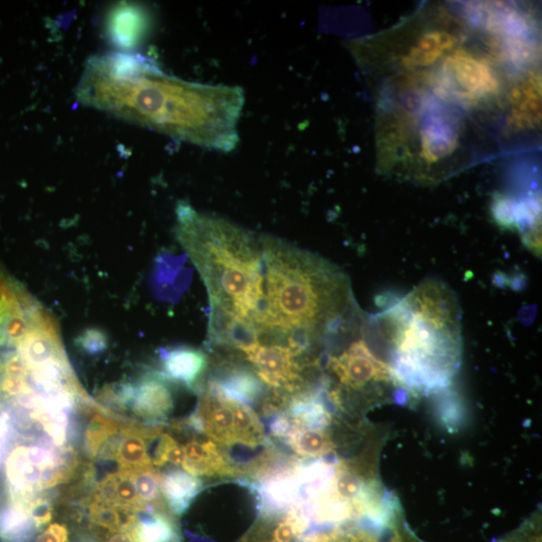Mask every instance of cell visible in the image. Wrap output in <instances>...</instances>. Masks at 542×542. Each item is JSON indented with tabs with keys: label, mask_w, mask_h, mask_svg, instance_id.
Masks as SVG:
<instances>
[{
	"label": "cell",
	"mask_w": 542,
	"mask_h": 542,
	"mask_svg": "<svg viewBox=\"0 0 542 542\" xmlns=\"http://www.w3.org/2000/svg\"><path fill=\"white\" fill-rule=\"evenodd\" d=\"M36 542H61V541L56 536V534L48 528L47 530H45L43 533H41L38 536Z\"/></svg>",
	"instance_id": "34"
},
{
	"label": "cell",
	"mask_w": 542,
	"mask_h": 542,
	"mask_svg": "<svg viewBox=\"0 0 542 542\" xmlns=\"http://www.w3.org/2000/svg\"><path fill=\"white\" fill-rule=\"evenodd\" d=\"M456 39L445 31H433L423 36L409 54L403 59V64L409 69L428 67L450 51Z\"/></svg>",
	"instance_id": "17"
},
{
	"label": "cell",
	"mask_w": 542,
	"mask_h": 542,
	"mask_svg": "<svg viewBox=\"0 0 542 542\" xmlns=\"http://www.w3.org/2000/svg\"><path fill=\"white\" fill-rule=\"evenodd\" d=\"M184 460V448L171 435L162 434L152 463L158 467L167 463L182 466Z\"/></svg>",
	"instance_id": "25"
},
{
	"label": "cell",
	"mask_w": 542,
	"mask_h": 542,
	"mask_svg": "<svg viewBox=\"0 0 542 542\" xmlns=\"http://www.w3.org/2000/svg\"><path fill=\"white\" fill-rule=\"evenodd\" d=\"M291 419L293 427L285 442L298 456L306 459L321 458L333 452L335 445L328 429L308 428Z\"/></svg>",
	"instance_id": "15"
},
{
	"label": "cell",
	"mask_w": 542,
	"mask_h": 542,
	"mask_svg": "<svg viewBox=\"0 0 542 542\" xmlns=\"http://www.w3.org/2000/svg\"><path fill=\"white\" fill-rule=\"evenodd\" d=\"M30 513L37 529L53 519V505L49 499L38 496L30 506Z\"/></svg>",
	"instance_id": "28"
},
{
	"label": "cell",
	"mask_w": 542,
	"mask_h": 542,
	"mask_svg": "<svg viewBox=\"0 0 542 542\" xmlns=\"http://www.w3.org/2000/svg\"><path fill=\"white\" fill-rule=\"evenodd\" d=\"M233 409V434L235 444L249 448L267 444L263 426L250 406L231 400Z\"/></svg>",
	"instance_id": "18"
},
{
	"label": "cell",
	"mask_w": 542,
	"mask_h": 542,
	"mask_svg": "<svg viewBox=\"0 0 542 542\" xmlns=\"http://www.w3.org/2000/svg\"><path fill=\"white\" fill-rule=\"evenodd\" d=\"M227 398L254 406L265 393V384L254 370L228 365L210 382Z\"/></svg>",
	"instance_id": "12"
},
{
	"label": "cell",
	"mask_w": 542,
	"mask_h": 542,
	"mask_svg": "<svg viewBox=\"0 0 542 542\" xmlns=\"http://www.w3.org/2000/svg\"><path fill=\"white\" fill-rule=\"evenodd\" d=\"M118 532H131L138 523L137 512L134 508L115 504Z\"/></svg>",
	"instance_id": "30"
},
{
	"label": "cell",
	"mask_w": 542,
	"mask_h": 542,
	"mask_svg": "<svg viewBox=\"0 0 542 542\" xmlns=\"http://www.w3.org/2000/svg\"><path fill=\"white\" fill-rule=\"evenodd\" d=\"M76 346L87 355L98 356L108 350L109 338L100 329H88L76 339Z\"/></svg>",
	"instance_id": "26"
},
{
	"label": "cell",
	"mask_w": 542,
	"mask_h": 542,
	"mask_svg": "<svg viewBox=\"0 0 542 542\" xmlns=\"http://www.w3.org/2000/svg\"><path fill=\"white\" fill-rule=\"evenodd\" d=\"M107 542H136L132 532H117Z\"/></svg>",
	"instance_id": "33"
},
{
	"label": "cell",
	"mask_w": 542,
	"mask_h": 542,
	"mask_svg": "<svg viewBox=\"0 0 542 542\" xmlns=\"http://www.w3.org/2000/svg\"><path fill=\"white\" fill-rule=\"evenodd\" d=\"M130 473L134 478L137 493L144 503L157 505L164 502L160 483L161 474L154 468Z\"/></svg>",
	"instance_id": "22"
},
{
	"label": "cell",
	"mask_w": 542,
	"mask_h": 542,
	"mask_svg": "<svg viewBox=\"0 0 542 542\" xmlns=\"http://www.w3.org/2000/svg\"><path fill=\"white\" fill-rule=\"evenodd\" d=\"M90 517L96 526L118 532L115 504L107 502L93 493L89 499Z\"/></svg>",
	"instance_id": "24"
},
{
	"label": "cell",
	"mask_w": 542,
	"mask_h": 542,
	"mask_svg": "<svg viewBox=\"0 0 542 542\" xmlns=\"http://www.w3.org/2000/svg\"><path fill=\"white\" fill-rule=\"evenodd\" d=\"M160 431L161 427L124 423L114 456L120 470L136 472L153 468L147 441L155 439Z\"/></svg>",
	"instance_id": "9"
},
{
	"label": "cell",
	"mask_w": 542,
	"mask_h": 542,
	"mask_svg": "<svg viewBox=\"0 0 542 542\" xmlns=\"http://www.w3.org/2000/svg\"><path fill=\"white\" fill-rule=\"evenodd\" d=\"M78 101L190 144L230 152L239 142L244 105L239 87L186 82L139 54L114 53L88 61Z\"/></svg>",
	"instance_id": "1"
},
{
	"label": "cell",
	"mask_w": 542,
	"mask_h": 542,
	"mask_svg": "<svg viewBox=\"0 0 542 542\" xmlns=\"http://www.w3.org/2000/svg\"><path fill=\"white\" fill-rule=\"evenodd\" d=\"M497 542H541L540 521L538 519L527 521L519 529Z\"/></svg>",
	"instance_id": "27"
},
{
	"label": "cell",
	"mask_w": 542,
	"mask_h": 542,
	"mask_svg": "<svg viewBox=\"0 0 542 542\" xmlns=\"http://www.w3.org/2000/svg\"><path fill=\"white\" fill-rule=\"evenodd\" d=\"M184 470L199 476H238L240 470L212 440H191L184 447Z\"/></svg>",
	"instance_id": "8"
},
{
	"label": "cell",
	"mask_w": 542,
	"mask_h": 542,
	"mask_svg": "<svg viewBox=\"0 0 542 542\" xmlns=\"http://www.w3.org/2000/svg\"><path fill=\"white\" fill-rule=\"evenodd\" d=\"M372 320L403 386L433 391L450 383L461 363L462 328L457 297L446 284L424 281Z\"/></svg>",
	"instance_id": "3"
},
{
	"label": "cell",
	"mask_w": 542,
	"mask_h": 542,
	"mask_svg": "<svg viewBox=\"0 0 542 542\" xmlns=\"http://www.w3.org/2000/svg\"><path fill=\"white\" fill-rule=\"evenodd\" d=\"M116 504L130 506L136 512L148 505L140 499L134 478L128 471L120 470L116 473Z\"/></svg>",
	"instance_id": "23"
},
{
	"label": "cell",
	"mask_w": 542,
	"mask_h": 542,
	"mask_svg": "<svg viewBox=\"0 0 542 542\" xmlns=\"http://www.w3.org/2000/svg\"><path fill=\"white\" fill-rule=\"evenodd\" d=\"M199 421L203 434L220 446L235 445L233 434V409L231 399L212 384L199 400L193 414Z\"/></svg>",
	"instance_id": "7"
},
{
	"label": "cell",
	"mask_w": 542,
	"mask_h": 542,
	"mask_svg": "<svg viewBox=\"0 0 542 542\" xmlns=\"http://www.w3.org/2000/svg\"><path fill=\"white\" fill-rule=\"evenodd\" d=\"M444 69L468 101H478L498 92L499 82L490 65L466 51H457L449 57Z\"/></svg>",
	"instance_id": "5"
},
{
	"label": "cell",
	"mask_w": 542,
	"mask_h": 542,
	"mask_svg": "<svg viewBox=\"0 0 542 542\" xmlns=\"http://www.w3.org/2000/svg\"><path fill=\"white\" fill-rule=\"evenodd\" d=\"M105 29L113 46L124 51H132L148 37L151 16L140 5L122 3L109 13Z\"/></svg>",
	"instance_id": "6"
},
{
	"label": "cell",
	"mask_w": 542,
	"mask_h": 542,
	"mask_svg": "<svg viewBox=\"0 0 542 542\" xmlns=\"http://www.w3.org/2000/svg\"><path fill=\"white\" fill-rule=\"evenodd\" d=\"M540 79L530 78L513 94L514 108L511 123L518 129L531 128L539 123L541 112Z\"/></svg>",
	"instance_id": "16"
},
{
	"label": "cell",
	"mask_w": 542,
	"mask_h": 542,
	"mask_svg": "<svg viewBox=\"0 0 542 542\" xmlns=\"http://www.w3.org/2000/svg\"><path fill=\"white\" fill-rule=\"evenodd\" d=\"M182 243L207 288L209 331H228L248 315L261 269V235L223 218L197 212L188 204L177 208Z\"/></svg>",
	"instance_id": "4"
},
{
	"label": "cell",
	"mask_w": 542,
	"mask_h": 542,
	"mask_svg": "<svg viewBox=\"0 0 542 542\" xmlns=\"http://www.w3.org/2000/svg\"><path fill=\"white\" fill-rule=\"evenodd\" d=\"M36 529L29 509L11 503L0 508V542H27Z\"/></svg>",
	"instance_id": "19"
},
{
	"label": "cell",
	"mask_w": 542,
	"mask_h": 542,
	"mask_svg": "<svg viewBox=\"0 0 542 542\" xmlns=\"http://www.w3.org/2000/svg\"><path fill=\"white\" fill-rule=\"evenodd\" d=\"M259 296L248 329L256 342L318 357L362 311L351 282L325 258L261 235Z\"/></svg>",
	"instance_id": "2"
},
{
	"label": "cell",
	"mask_w": 542,
	"mask_h": 542,
	"mask_svg": "<svg viewBox=\"0 0 542 542\" xmlns=\"http://www.w3.org/2000/svg\"><path fill=\"white\" fill-rule=\"evenodd\" d=\"M166 505H146L137 511L138 523L131 531L136 542H181L174 515Z\"/></svg>",
	"instance_id": "13"
},
{
	"label": "cell",
	"mask_w": 542,
	"mask_h": 542,
	"mask_svg": "<svg viewBox=\"0 0 542 542\" xmlns=\"http://www.w3.org/2000/svg\"><path fill=\"white\" fill-rule=\"evenodd\" d=\"M130 407L136 416L158 422L167 418L172 411L173 396L162 377H146L135 385Z\"/></svg>",
	"instance_id": "11"
},
{
	"label": "cell",
	"mask_w": 542,
	"mask_h": 542,
	"mask_svg": "<svg viewBox=\"0 0 542 542\" xmlns=\"http://www.w3.org/2000/svg\"><path fill=\"white\" fill-rule=\"evenodd\" d=\"M385 542H422L415 537L406 527L396 525L393 527Z\"/></svg>",
	"instance_id": "31"
},
{
	"label": "cell",
	"mask_w": 542,
	"mask_h": 542,
	"mask_svg": "<svg viewBox=\"0 0 542 542\" xmlns=\"http://www.w3.org/2000/svg\"><path fill=\"white\" fill-rule=\"evenodd\" d=\"M122 423L104 414H95L85 436V449L90 458L100 455L103 447L122 430Z\"/></svg>",
	"instance_id": "20"
},
{
	"label": "cell",
	"mask_w": 542,
	"mask_h": 542,
	"mask_svg": "<svg viewBox=\"0 0 542 542\" xmlns=\"http://www.w3.org/2000/svg\"><path fill=\"white\" fill-rule=\"evenodd\" d=\"M162 378L185 385L188 388L198 382L208 366V358L201 350L191 347L165 349L160 354Z\"/></svg>",
	"instance_id": "10"
},
{
	"label": "cell",
	"mask_w": 542,
	"mask_h": 542,
	"mask_svg": "<svg viewBox=\"0 0 542 542\" xmlns=\"http://www.w3.org/2000/svg\"><path fill=\"white\" fill-rule=\"evenodd\" d=\"M13 418L4 406L0 405V466L5 461V455L13 436Z\"/></svg>",
	"instance_id": "29"
},
{
	"label": "cell",
	"mask_w": 542,
	"mask_h": 542,
	"mask_svg": "<svg viewBox=\"0 0 542 542\" xmlns=\"http://www.w3.org/2000/svg\"><path fill=\"white\" fill-rule=\"evenodd\" d=\"M49 529L56 534L61 542H69V530L66 525L53 523L49 526Z\"/></svg>",
	"instance_id": "32"
},
{
	"label": "cell",
	"mask_w": 542,
	"mask_h": 542,
	"mask_svg": "<svg viewBox=\"0 0 542 542\" xmlns=\"http://www.w3.org/2000/svg\"><path fill=\"white\" fill-rule=\"evenodd\" d=\"M160 483L165 503L177 516L185 513L202 490L201 480L181 469H170L161 474Z\"/></svg>",
	"instance_id": "14"
},
{
	"label": "cell",
	"mask_w": 542,
	"mask_h": 542,
	"mask_svg": "<svg viewBox=\"0 0 542 542\" xmlns=\"http://www.w3.org/2000/svg\"><path fill=\"white\" fill-rule=\"evenodd\" d=\"M455 145V135L443 125H432L422 133V155L428 165L450 155Z\"/></svg>",
	"instance_id": "21"
}]
</instances>
